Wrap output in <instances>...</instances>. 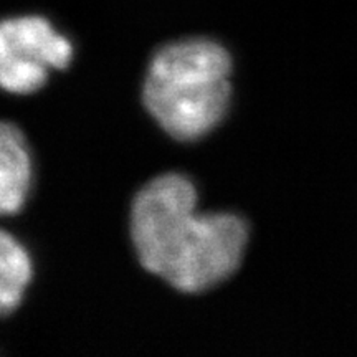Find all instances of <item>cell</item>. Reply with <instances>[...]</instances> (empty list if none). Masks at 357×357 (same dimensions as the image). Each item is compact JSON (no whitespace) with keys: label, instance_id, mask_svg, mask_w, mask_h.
Listing matches in <instances>:
<instances>
[{"label":"cell","instance_id":"1","mask_svg":"<svg viewBox=\"0 0 357 357\" xmlns=\"http://www.w3.org/2000/svg\"><path fill=\"white\" fill-rule=\"evenodd\" d=\"M199 195L184 174L167 172L137 192L131 238L141 265L182 293H204L238 270L248 223L236 213L195 215Z\"/></svg>","mask_w":357,"mask_h":357},{"label":"cell","instance_id":"2","mask_svg":"<svg viewBox=\"0 0 357 357\" xmlns=\"http://www.w3.org/2000/svg\"><path fill=\"white\" fill-rule=\"evenodd\" d=\"M231 56L211 38H187L159 48L147 68L142 101L169 136L202 139L225 118L231 98Z\"/></svg>","mask_w":357,"mask_h":357},{"label":"cell","instance_id":"3","mask_svg":"<svg viewBox=\"0 0 357 357\" xmlns=\"http://www.w3.org/2000/svg\"><path fill=\"white\" fill-rule=\"evenodd\" d=\"M73 58L70 40L50 22L25 15L0 22V88L17 95L38 91L52 68L65 70Z\"/></svg>","mask_w":357,"mask_h":357},{"label":"cell","instance_id":"4","mask_svg":"<svg viewBox=\"0 0 357 357\" xmlns=\"http://www.w3.org/2000/svg\"><path fill=\"white\" fill-rule=\"evenodd\" d=\"M32 182V158L24 132L0 121V215L24 207Z\"/></svg>","mask_w":357,"mask_h":357},{"label":"cell","instance_id":"5","mask_svg":"<svg viewBox=\"0 0 357 357\" xmlns=\"http://www.w3.org/2000/svg\"><path fill=\"white\" fill-rule=\"evenodd\" d=\"M32 276L33 266L26 248L8 231L0 230V318L20 306Z\"/></svg>","mask_w":357,"mask_h":357}]
</instances>
